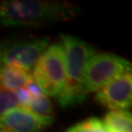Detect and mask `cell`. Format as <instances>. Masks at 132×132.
Listing matches in <instances>:
<instances>
[{"label":"cell","instance_id":"1","mask_svg":"<svg viewBox=\"0 0 132 132\" xmlns=\"http://www.w3.org/2000/svg\"><path fill=\"white\" fill-rule=\"evenodd\" d=\"M78 12L77 7L67 2L3 0L0 1V24L35 28L71 20Z\"/></svg>","mask_w":132,"mask_h":132},{"label":"cell","instance_id":"2","mask_svg":"<svg viewBox=\"0 0 132 132\" xmlns=\"http://www.w3.org/2000/svg\"><path fill=\"white\" fill-rule=\"evenodd\" d=\"M62 46L66 62L65 86L57 100L63 108L72 107L83 103L87 95L83 90V79L86 64L96 51L80 38L63 34Z\"/></svg>","mask_w":132,"mask_h":132},{"label":"cell","instance_id":"3","mask_svg":"<svg viewBox=\"0 0 132 132\" xmlns=\"http://www.w3.org/2000/svg\"><path fill=\"white\" fill-rule=\"evenodd\" d=\"M32 79L46 96L57 98L65 86L66 62L61 43L48 46L32 70Z\"/></svg>","mask_w":132,"mask_h":132},{"label":"cell","instance_id":"4","mask_svg":"<svg viewBox=\"0 0 132 132\" xmlns=\"http://www.w3.org/2000/svg\"><path fill=\"white\" fill-rule=\"evenodd\" d=\"M131 71V63L112 53H95L84 71L83 90L86 95L98 92L118 76Z\"/></svg>","mask_w":132,"mask_h":132},{"label":"cell","instance_id":"5","mask_svg":"<svg viewBox=\"0 0 132 132\" xmlns=\"http://www.w3.org/2000/svg\"><path fill=\"white\" fill-rule=\"evenodd\" d=\"M47 47V38L2 43L0 44V64L15 67L30 73Z\"/></svg>","mask_w":132,"mask_h":132},{"label":"cell","instance_id":"6","mask_svg":"<svg viewBox=\"0 0 132 132\" xmlns=\"http://www.w3.org/2000/svg\"><path fill=\"white\" fill-rule=\"evenodd\" d=\"M95 101L111 111L126 110L132 103V75L128 71L100 89Z\"/></svg>","mask_w":132,"mask_h":132},{"label":"cell","instance_id":"7","mask_svg":"<svg viewBox=\"0 0 132 132\" xmlns=\"http://www.w3.org/2000/svg\"><path fill=\"white\" fill-rule=\"evenodd\" d=\"M52 121L19 107L0 116V132H43Z\"/></svg>","mask_w":132,"mask_h":132},{"label":"cell","instance_id":"8","mask_svg":"<svg viewBox=\"0 0 132 132\" xmlns=\"http://www.w3.org/2000/svg\"><path fill=\"white\" fill-rule=\"evenodd\" d=\"M32 80L31 73L15 67L0 64V87L17 92Z\"/></svg>","mask_w":132,"mask_h":132},{"label":"cell","instance_id":"9","mask_svg":"<svg viewBox=\"0 0 132 132\" xmlns=\"http://www.w3.org/2000/svg\"><path fill=\"white\" fill-rule=\"evenodd\" d=\"M103 123L108 132H132V116L126 110L110 111Z\"/></svg>","mask_w":132,"mask_h":132},{"label":"cell","instance_id":"10","mask_svg":"<svg viewBox=\"0 0 132 132\" xmlns=\"http://www.w3.org/2000/svg\"><path fill=\"white\" fill-rule=\"evenodd\" d=\"M27 110L41 118H53V105L48 96L42 94L35 98H32L27 107Z\"/></svg>","mask_w":132,"mask_h":132},{"label":"cell","instance_id":"11","mask_svg":"<svg viewBox=\"0 0 132 132\" xmlns=\"http://www.w3.org/2000/svg\"><path fill=\"white\" fill-rule=\"evenodd\" d=\"M66 132H108L104 123L97 118H90L75 124Z\"/></svg>","mask_w":132,"mask_h":132},{"label":"cell","instance_id":"12","mask_svg":"<svg viewBox=\"0 0 132 132\" xmlns=\"http://www.w3.org/2000/svg\"><path fill=\"white\" fill-rule=\"evenodd\" d=\"M20 103L16 92L0 87V116L15 108H19Z\"/></svg>","mask_w":132,"mask_h":132},{"label":"cell","instance_id":"13","mask_svg":"<svg viewBox=\"0 0 132 132\" xmlns=\"http://www.w3.org/2000/svg\"><path fill=\"white\" fill-rule=\"evenodd\" d=\"M16 94H17V97H18V100H19L20 107L21 108L26 109L28 107V105L29 104V102L31 101V99H32L30 94H29V92H28L26 87L18 90L16 92Z\"/></svg>","mask_w":132,"mask_h":132},{"label":"cell","instance_id":"14","mask_svg":"<svg viewBox=\"0 0 132 132\" xmlns=\"http://www.w3.org/2000/svg\"><path fill=\"white\" fill-rule=\"evenodd\" d=\"M26 88H27L28 91L29 92L31 98H35V97H38V96H41L42 94H44L42 92V90L40 89V87L35 83V81L33 79L26 86Z\"/></svg>","mask_w":132,"mask_h":132}]
</instances>
